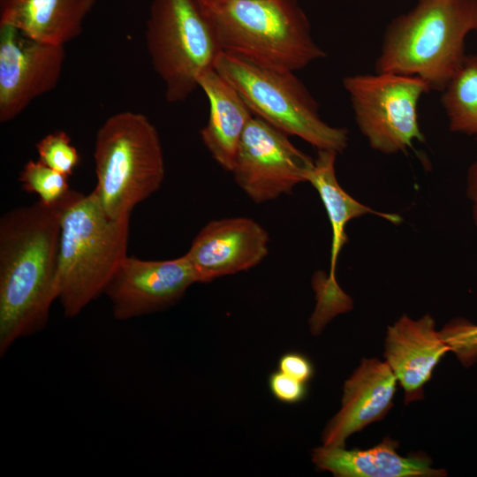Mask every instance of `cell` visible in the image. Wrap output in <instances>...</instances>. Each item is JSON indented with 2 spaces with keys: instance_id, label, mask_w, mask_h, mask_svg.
Masks as SVG:
<instances>
[{
  "instance_id": "obj_7",
  "label": "cell",
  "mask_w": 477,
  "mask_h": 477,
  "mask_svg": "<svg viewBox=\"0 0 477 477\" xmlns=\"http://www.w3.org/2000/svg\"><path fill=\"white\" fill-rule=\"evenodd\" d=\"M145 40L170 103L186 101L223 51L214 25L197 0H152Z\"/></svg>"
},
{
  "instance_id": "obj_14",
  "label": "cell",
  "mask_w": 477,
  "mask_h": 477,
  "mask_svg": "<svg viewBox=\"0 0 477 477\" xmlns=\"http://www.w3.org/2000/svg\"><path fill=\"white\" fill-rule=\"evenodd\" d=\"M450 346L426 314L419 320L407 315L388 327L384 358L405 390V403L423 398V387Z\"/></svg>"
},
{
  "instance_id": "obj_12",
  "label": "cell",
  "mask_w": 477,
  "mask_h": 477,
  "mask_svg": "<svg viewBox=\"0 0 477 477\" xmlns=\"http://www.w3.org/2000/svg\"><path fill=\"white\" fill-rule=\"evenodd\" d=\"M269 236L256 221L245 216L208 222L184 254L197 283L248 270L269 254Z\"/></svg>"
},
{
  "instance_id": "obj_5",
  "label": "cell",
  "mask_w": 477,
  "mask_h": 477,
  "mask_svg": "<svg viewBox=\"0 0 477 477\" xmlns=\"http://www.w3.org/2000/svg\"><path fill=\"white\" fill-rule=\"evenodd\" d=\"M92 192L112 219L131 216L136 205L160 189L165 177L161 139L145 115L122 111L98 129Z\"/></svg>"
},
{
  "instance_id": "obj_15",
  "label": "cell",
  "mask_w": 477,
  "mask_h": 477,
  "mask_svg": "<svg viewBox=\"0 0 477 477\" xmlns=\"http://www.w3.org/2000/svg\"><path fill=\"white\" fill-rule=\"evenodd\" d=\"M398 443L385 437L367 450H345L344 447L321 446L312 450V461L321 470L337 477H440L443 469L432 467L423 456L402 457Z\"/></svg>"
},
{
  "instance_id": "obj_17",
  "label": "cell",
  "mask_w": 477,
  "mask_h": 477,
  "mask_svg": "<svg viewBox=\"0 0 477 477\" xmlns=\"http://www.w3.org/2000/svg\"><path fill=\"white\" fill-rule=\"evenodd\" d=\"M96 0H0V25L25 36L65 45L83 31Z\"/></svg>"
},
{
  "instance_id": "obj_4",
  "label": "cell",
  "mask_w": 477,
  "mask_h": 477,
  "mask_svg": "<svg viewBox=\"0 0 477 477\" xmlns=\"http://www.w3.org/2000/svg\"><path fill=\"white\" fill-rule=\"evenodd\" d=\"M197 1L224 52L293 72L327 56L299 0Z\"/></svg>"
},
{
  "instance_id": "obj_26",
  "label": "cell",
  "mask_w": 477,
  "mask_h": 477,
  "mask_svg": "<svg viewBox=\"0 0 477 477\" xmlns=\"http://www.w3.org/2000/svg\"><path fill=\"white\" fill-rule=\"evenodd\" d=\"M466 196L472 202L477 201V156L467 170Z\"/></svg>"
},
{
  "instance_id": "obj_9",
  "label": "cell",
  "mask_w": 477,
  "mask_h": 477,
  "mask_svg": "<svg viewBox=\"0 0 477 477\" xmlns=\"http://www.w3.org/2000/svg\"><path fill=\"white\" fill-rule=\"evenodd\" d=\"M314 160L287 134L254 115L240 139L232 170L235 183L257 204L292 193L307 182Z\"/></svg>"
},
{
  "instance_id": "obj_23",
  "label": "cell",
  "mask_w": 477,
  "mask_h": 477,
  "mask_svg": "<svg viewBox=\"0 0 477 477\" xmlns=\"http://www.w3.org/2000/svg\"><path fill=\"white\" fill-rule=\"evenodd\" d=\"M461 363L468 367L477 360V325L455 319L439 331Z\"/></svg>"
},
{
  "instance_id": "obj_22",
  "label": "cell",
  "mask_w": 477,
  "mask_h": 477,
  "mask_svg": "<svg viewBox=\"0 0 477 477\" xmlns=\"http://www.w3.org/2000/svg\"><path fill=\"white\" fill-rule=\"evenodd\" d=\"M38 159L51 169L71 176L80 163L78 150L62 130L45 135L36 144Z\"/></svg>"
},
{
  "instance_id": "obj_20",
  "label": "cell",
  "mask_w": 477,
  "mask_h": 477,
  "mask_svg": "<svg viewBox=\"0 0 477 477\" xmlns=\"http://www.w3.org/2000/svg\"><path fill=\"white\" fill-rule=\"evenodd\" d=\"M23 190L40 197L47 206L58 205L70 193L68 176L44 164L39 159L30 160L19 176Z\"/></svg>"
},
{
  "instance_id": "obj_24",
  "label": "cell",
  "mask_w": 477,
  "mask_h": 477,
  "mask_svg": "<svg viewBox=\"0 0 477 477\" xmlns=\"http://www.w3.org/2000/svg\"><path fill=\"white\" fill-rule=\"evenodd\" d=\"M269 387L273 396L286 404H296L307 394L306 383L278 370L270 374Z\"/></svg>"
},
{
  "instance_id": "obj_1",
  "label": "cell",
  "mask_w": 477,
  "mask_h": 477,
  "mask_svg": "<svg viewBox=\"0 0 477 477\" xmlns=\"http://www.w3.org/2000/svg\"><path fill=\"white\" fill-rule=\"evenodd\" d=\"M61 202L38 201L0 219L1 356L16 340L42 330L57 299Z\"/></svg>"
},
{
  "instance_id": "obj_25",
  "label": "cell",
  "mask_w": 477,
  "mask_h": 477,
  "mask_svg": "<svg viewBox=\"0 0 477 477\" xmlns=\"http://www.w3.org/2000/svg\"><path fill=\"white\" fill-rule=\"evenodd\" d=\"M278 370L307 383L314 375L311 361L303 354L292 352L281 356L278 361Z\"/></svg>"
},
{
  "instance_id": "obj_6",
  "label": "cell",
  "mask_w": 477,
  "mask_h": 477,
  "mask_svg": "<svg viewBox=\"0 0 477 477\" xmlns=\"http://www.w3.org/2000/svg\"><path fill=\"white\" fill-rule=\"evenodd\" d=\"M216 71L240 95L253 114L317 150L337 154L348 146L349 132L326 123L319 103L293 71L254 63L222 51Z\"/></svg>"
},
{
  "instance_id": "obj_3",
  "label": "cell",
  "mask_w": 477,
  "mask_h": 477,
  "mask_svg": "<svg viewBox=\"0 0 477 477\" xmlns=\"http://www.w3.org/2000/svg\"><path fill=\"white\" fill-rule=\"evenodd\" d=\"M130 217L110 218L92 192L71 190L61 202L57 292L65 317L105 292L127 256Z\"/></svg>"
},
{
  "instance_id": "obj_27",
  "label": "cell",
  "mask_w": 477,
  "mask_h": 477,
  "mask_svg": "<svg viewBox=\"0 0 477 477\" xmlns=\"http://www.w3.org/2000/svg\"><path fill=\"white\" fill-rule=\"evenodd\" d=\"M473 220L477 229V201L473 202Z\"/></svg>"
},
{
  "instance_id": "obj_10",
  "label": "cell",
  "mask_w": 477,
  "mask_h": 477,
  "mask_svg": "<svg viewBox=\"0 0 477 477\" xmlns=\"http://www.w3.org/2000/svg\"><path fill=\"white\" fill-rule=\"evenodd\" d=\"M64 45L36 41L0 25V122L18 117L37 97L57 85Z\"/></svg>"
},
{
  "instance_id": "obj_11",
  "label": "cell",
  "mask_w": 477,
  "mask_h": 477,
  "mask_svg": "<svg viewBox=\"0 0 477 477\" xmlns=\"http://www.w3.org/2000/svg\"><path fill=\"white\" fill-rule=\"evenodd\" d=\"M195 283L196 276L184 255L165 261L127 255L104 293L110 300L114 318L125 321L167 309Z\"/></svg>"
},
{
  "instance_id": "obj_8",
  "label": "cell",
  "mask_w": 477,
  "mask_h": 477,
  "mask_svg": "<svg viewBox=\"0 0 477 477\" xmlns=\"http://www.w3.org/2000/svg\"><path fill=\"white\" fill-rule=\"evenodd\" d=\"M342 82L356 125L372 149L394 155L425 140L418 104L431 88L421 78L375 72L348 75Z\"/></svg>"
},
{
  "instance_id": "obj_21",
  "label": "cell",
  "mask_w": 477,
  "mask_h": 477,
  "mask_svg": "<svg viewBox=\"0 0 477 477\" xmlns=\"http://www.w3.org/2000/svg\"><path fill=\"white\" fill-rule=\"evenodd\" d=\"M313 281L317 305L310 324L312 332L318 334L334 315L350 310L352 300L341 290L337 282L330 280L325 273L317 272Z\"/></svg>"
},
{
  "instance_id": "obj_2",
  "label": "cell",
  "mask_w": 477,
  "mask_h": 477,
  "mask_svg": "<svg viewBox=\"0 0 477 477\" xmlns=\"http://www.w3.org/2000/svg\"><path fill=\"white\" fill-rule=\"evenodd\" d=\"M473 32L477 0H418L386 26L375 72L417 76L442 92L466 57Z\"/></svg>"
},
{
  "instance_id": "obj_18",
  "label": "cell",
  "mask_w": 477,
  "mask_h": 477,
  "mask_svg": "<svg viewBox=\"0 0 477 477\" xmlns=\"http://www.w3.org/2000/svg\"><path fill=\"white\" fill-rule=\"evenodd\" d=\"M312 170L307 176L317 191L327 212L332 231L330 250V271L329 278L336 280V266L341 249L348 241L345 232L347 223L355 218L371 214L391 223L401 222L398 215L380 212L356 201L339 185L335 170L337 153L331 150H317Z\"/></svg>"
},
{
  "instance_id": "obj_16",
  "label": "cell",
  "mask_w": 477,
  "mask_h": 477,
  "mask_svg": "<svg viewBox=\"0 0 477 477\" xmlns=\"http://www.w3.org/2000/svg\"><path fill=\"white\" fill-rule=\"evenodd\" d=\"M198 85L209 102V116L200 130L201 139L217 164L231 172L240 139L254 114L238 91L215 68L202 72Z\"/></svg>"
},
{
  "instance_id": "obj_13",
  "label": "cell",
  "mask_w": 477,
  "mask_h": 477,
  "mask_svg": "<svg viewBox=\"0 0 477 477\" xmlns=\"http://www.w3.org/2000/svg\"><path fill=\"white\" fill-rule=\"evenodd\" d=\"M397 382L385 361L362 360L344 382L342 407L323 430V445L344 447L351 435L382 419L392 406Z\"/></svg>"
},
{
  "instance_id": "obj_19",
  "label": "cell",
  "mask_w": 477,
  "mask_h": 477,
  "mask_svg": "<svg viewBox=\"0 0 477 477\" xmlns=\"http://www.w3.org/2000/svg\"><path fill=\"white\" fill-rule=\"evenodd\" d=\"M449 128L477 140V54L467 55L442 91Z\"/></svg>"
}]
</instances>
